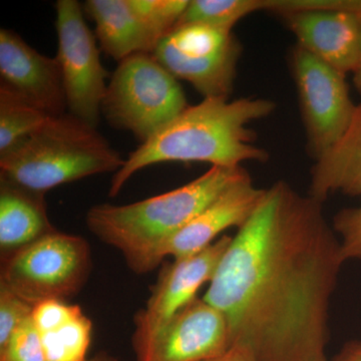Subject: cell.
Masks as SVG:
<instances>
[{
	"label": "cell",
	"mask_w": 361,
	"mask_h": 361,
	"mask_svg": "<svg viewBox=\"0 0 361 361\" xmlns=\"http://www.w3.org/2000/svg\"><path fill=\"white\" fill-rule=\"evenodd\" d=\"M56 11V59L63 75L68 113L97 128L109 73L102 63L96 35L77 0H59Z\"/></svg>",
	"instance_id": "obj_8"
},
{
	"label": "cell",
	"mask_w": 361,
	"mask_h": 361,
	"mask_svg": "<svg viewBox=\"0 0 361 361\" xmlns=\"http://www.w3.org/2000/svg\"><path fill=\"white\" fill-rule=\"evenodd\" d=\"M334 192L361 196V104L348 129L311 172L310 196L323 203Z\"/></svg>",
	"instance_id": "obj_18"
},
{
	"label": "cell",
	"mask_w": 361,
	"mask_h": 361,
	"mask_svg": "<svg viewBox=\"0 0 361 361\" xmlns=\"http://www.w3.org/2000/svg\"><path fill=\"white\" fill-rule=\"evenodd\" d=\"M282 16L297 45L332 68L353 73L360 59L361 0H287Z\"/></svg>",
	"instance_id": "obj_10"
},
{
	"label": "cell",
	"mask_w": 361,
	"mask_h": 361,
	"mask_svg": "<svg viewBox=\"0 0 361 361\" xmlns=\"http://www.w3.org/2000/svg\"><path fill=\"white\" fill-rule=\"evenodd\" d=\"M270 99H204L189 106L126 159L111 178L113 198L140 170L166 161H203L220 167H239L244 161L267 160V152L254 145L248 125L270 116Z\"/></svg>",
	"instance_id": "obj_2"
},
{
	"label": "cell",
	"mask_w": 361,
	"mask_h": 361,
	"mask_svg": "<svg viewBox=\"0 0 361 361\" xmlns=\"http://www.w3.org/2000/svg\"><path fill=\"white\" fill-rule=\"evenodd\" d=\"M47 361H87L92 324L78 305L49 300L33 307Z\"/></svg>",
	"instance_id": "obj_16"
},
{
	"label": "cell",
	"mask_w": 361,
	"mask_h": 361,
	"mask_svg": "<svg viewBox=\"0 0 361 361\" xmlns=\"http://www.w3.org/2000/svg\"><path fill=\"white\" fill-rule=\"evenodd\" d=\"M248 175L245 169L212 166L184 186L127 204L92 206L85 223L97 239L122 253L133 272H151L164 260L169 240L221 193Z\"/></svg>",
	"instance_id": "obj_3"
},
{
	"label": "cell",
	"mask_w": 361,
	"mask_h": 361,
	"mask_svg": "<svg viewBox=\"0 0 361 361\" xmlns=\"http://www.w3.org/2000/svg\"><path fill=\"white\" fill-rule=\"evenodd\" d=\"M207 361H255L245 351L237 348H230L223 355Z\"/></svg>",
	"instance_id": "obj_26"
},
{
	"label": "cell",
	"mask_w": 361,
	"mask_h": 361,
	"mask_svg": "<svg viewBox=\"0 0 361 361\" xmlns=\"http://www.w3.org/2000/svg\"><path fill=\"white\" fill-rule=\"evenodd\" d=\"M0 361H47L39 330L32 315L0 346Z\"/></svg>",
	"instance_id": "obj_22"
},
{
	"label": "cell",
	"mask_w": 361,
	"mask_h": 361,
	"mask_svg": "<svg viewBox=\"0 0 361 361\" xmlns=\"http://www.w3.org/2000/svg\"><path fill=\"white\" fill-rule=\"evenodd\" d=\"M334 361H361V342L348 344Z\"/></svg>",
	"instance_id": "obj_25"
},
{
	"label": "cell",
	"mask_w": 361,
	"mask_h": 361,
	"mask_svg": "<svg viewBox=\"0 0 361 361\" xmlns=\"http://www.w3.org/2000/svg\"><path fill=\"white\" fill-rule=\"evenodd\" d=\"M230 346L224 316L203 298H196L134 353L135 361H207Z\"/></svg>",
	"instance_id": "obj_12"
},
{
	"label": "cell",
	"mask_w": 361,
	"mask_h": 361,
	"mask_svg": "<svg viewBox=\"0 0 361 361\" xmlns=\"http://www.w3.org/2000/svg\"><path fill=\"white\" fill-rule=\"evenodd\" d=\"M153 56L173 77L193 85L204 99H229L241 44L230 30L186 23L161 39Z\"/></svg>",
	"instance_id": "obj_7"
},
{
	"label": "cell",
	"mask_w": 361,
	"mask_h": 361,
	"mask_svg": "<svg viewBox=\"0 0 361 361\" xmlns=\"http://www.w3.org/2000/svg\"><path fill=\"white\" fill-rule=\"evenodd\" d=\"M92 270L87 240L54 231L1 257L0 287L26 302L66 301L84 288Z\"/></svg>",
	"instance_id": "obj_6"
},
{
	"label": "cell",
	"mask_w": 361,
	"mask_h": 361,
	"mask_svg": "<svg viewBox=\"0 0 361 361\" xmlns=\"http://www.w3.org/2000/svg\"><path fill=\"white\" fill-rule=\"evenodd\" d=\"M266 189L256 187L247 175L216 197L191 222L169 240L164 259L189 257L212 245L214 240L229 228H241L264 198Z\"/></svg>",
	"instance_id": "obj_14"
},
{
	"label": "cell",
	"mask_w": 361,
	"mask_h": 361,
	"mask_svg": "<svg viewBox=\"0 0 361 361\" xmlns=\"http://www.w3.org/2000/svg\"><path fill=\"white\" fill-rule=\"evenodd\" d=\"M231 239L221 237L205 250L174 259L164 266L148 301L135 316L134 351L148 343L177 313L197 298L201 287L212 279Z\"/></svg>",
	"instance_id": "obj_11"
},
{
	"label": "cell",
	"mask_w": 361,
	"mask_h": 361,
	"mask_svg": "<svg viewBox=\"0 0 361 361\" xmlns=\"http://www.w3.org/2000/svg\"><path fill=\"white\" fill-rule=\"evenodd\" d=\"M257 11L259 0H190L178 25L200 23L232 32L240 20Z\"/></svg>",
	"instance_id": "obj_20"
},
{
	"label": "cell",
	"mask_w": 361,
	"mask_h": 361,
	"mask_svg": "<svg viewBox=\"0 0 361 361\" xmlns=\"http://www.w3.org/2000/svg\"><path fill=\"white\" fill-rule=\"evenodd\" d=\"M85 13L96 23L102 51L120 63L140 52L155 51L160 40L133 11L129 0H87Z\"/></svg>",
	"instance_id": "obj_15"
},
{
	"label": "cell",
	"mask_w": 361,
	"mask_h": 361,
	"mask_svg": "<svg viewBox=\"0 0 361 361\" xmlns=\"http://www.w3.org/2000/svg\"><path fill=\"white\" fill-rule=\"evenodd\" d=\"M0 78L4 87L51 116L66 114L63 75L56 59L35 51L16 32L0 30Z\"/></svg>",
	"instance_id": "obj_13"
},
{
	"label": "cell",
	"mask_w": 361,
	"mask_h": 361,
	"mask_svg": "<svg viewBox=\"0 0 361 361\" xmlns=\"http://www.w3.org/2000/svg\"><path fill=\"white\" fill-rule=\"evenodd\" d=\"M291 68L308 151L317 160L341 139L356 106L349 96L345 75L297 44L291 54Z\"/></svg>",
	"instance_id": "obj_9"
},
{
	"label": "cell",
	"mask_w": 361,
	"mask_h": 361,
	"mask_svg": "<svg viewBox=\"0 0 361 361\" xmlns=\"http://www.w3.org/2000/svg\"><path fill=\"white\" fill-rule=\"evenodd\" d=\"M44 196L0 179L1 257L56 231L47 216Z\"/></svg>",
	"instance_id": "obj_17"
},
{
	"label": "cell",
	"mask_w": 361,
	"mask_h": 361,
	"mask_svg": "<svg viewBox=\"0 0 361 361\" xmlns=\"http://www.w3.org/2000/svg\"><path fill=\"white\" fill-rule=\"evenodd\" d=\"M189 106L179 80L151 52L118 63L102 104V114L116 129L148 141Z\"/></svg>",
	"instance_id": "obj_5"
},
{
	"label": "cell",
	"mask_w": 361,
	"mask_h": 361,
	"mask_svg": "<svg viewBox=\"0 0 361 361\" xmlns=\"http://www.w3.org/2000/svg\"><path fill=\"white\" fill-rule=\"evenodd\" d=\"M353 82H355V89L357 90V92L361 94V42L360 59H358V63L355 71H353Z\"/></svg>",
	"instance_id": "obj_27"
},
{
	"label": "cell",
	"mask_w": 361,
	"mask_h": 361,
	"mask_svg": "<svg viewBox=\"0 0 361 361\" xmlns=\"http://www.w3.org/2000/svg\"><path fill=\"white\" fill-rule=\"evenodd\" d=\"M341 237V250L344 261L361 259V205L337 214L332 225Z\"/></svg>",
	"instance_id": "obj_23"
},
{
	"label": "cell",
	"mask_w": 361,
	"mask_h": 361,
	"mask_svg": "<svg viewBox=\"0 0 361 361\" xmlns=\"http://www.w3.org/2000/svg\"><path fill=\"white\" fill-rule=\"evenodd\" d=\"M51 116L0 85V155L39 130Z\"/></svg>",
	"instance_id": "obj_19"
},
{
	"label": "cell",
	"mask_w": 361,
	"mask_h": 361,
	"mask_svg": "<svg viewBox=\"0 0 361 361\" xmlns=\"http://www.w3.org/2000/svg\"><path fill=\"white\" fill-rule=\"evenodd\" d=\"M125 160L96 127L66 113L0 155V179L45 195L90 176L116 174Z\"/></svg>",
	"instance_id": "obj_4"
},
{
	"label": "cell",
	"mask_w": 361,
	"mask_h": 361,
	"mask_svg": "<svg viewBox=\"0 0 361 361\" xmlns=\"http://www.w3.org/2000/svg\"><path fill=\"white\" fill-rule=\"evenodd\" d=\"M87 361H120V360L116 358V356L110 355V353L102 351V353H97L92 357L87 358Z\"/></svg>",
	"instance_id": "obj_28"
},
{
	"label": "cell",
	"mask_w": 361,
	"mask_h": 361,
	"mask_svg": "<svg viewBox=\"0 0 361 361\" xmlns=\"http://www.w3.org/2000/svg\"><path fill=\"white\" fill-rule=\"evenodd\" d=\"M130 7L159 40L172 32L190 0H129Z\"/></svg>",
	"instance_id": "obj_21"
},
{
	"label": "cell",
	"mask_w": 361,
	"mask_h": 361,
	"mask_svg": "<svg viewBox=\"0 0 361 361\" xmlns=\"http://www.w3.org/2000/svg\"><path fill=\"white\" fill-rule=\"evenodd\" d=\"M322 205L279 180L232 237L203 297L224 316L230 348L255 361H326L345 261Z\"/></svg>",
	"instance_id": "obj_1"
},
{
	"label": "cell",
	"mask_w": 361,
	"mask_h": 361,
	"mask_svg": "<svg viewBox=\"0 0 361 361\" xmlns=\"http://www.w3.org/2000/svg\"><path fill=\"white\" fill-rule=\"evenodd\" d=\"M33 307L20 296L0 287V346L32 315Z\"/></svg>",
	"instance_id": "obj_24"
}]
</instances>
